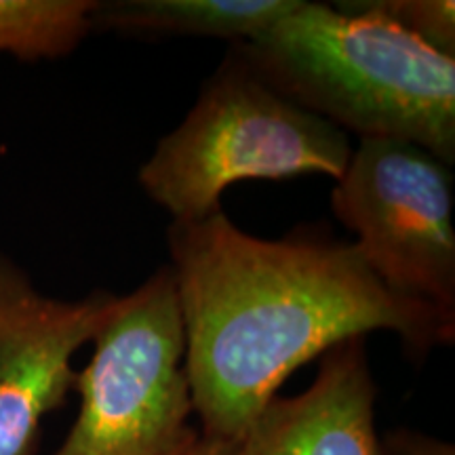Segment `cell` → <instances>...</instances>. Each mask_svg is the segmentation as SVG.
I'll list each match as a JSON object with an SVG mask.
<instances>
[{
  "instance_id": "7c38bea8",
  "label": "cell",
  "mask_w": 455,
  "mask_h": 455,
  "mask_svg": "<svg viewBox=\"0 0 455 455\" xmlns=\"http://www.w3.org/2000/svg\"><path fill=\"white\" fill-rule=\"evenodd\" d=\"M186 455H241V445L232 441L201 435V439L190 447V451Z\"/></svg>"
},
{
  "instance_id": "ba28073f",
  "label": "cell",
  "mask_w": 455,
  "mask_h": 455,
  "mask_svg": "<svg viewBox=\"0 0 455 455\" xmlns=\"http://www.w3.org/2000/svg\"><path fill=\"white\" fill-rule=\"evenodd\" d=\"M304 0H95L91 26L138 36H212L235 44L259 36Z\"/></svg>"
},
{
  "instance_id": "277c9868",
  "label": "cell",
  "mask_w": 455,
  "mask_h": 455,
  "mask_svg": "<svg viewBox=\"0 0 455 455\" xmlns=\"http://www.w3.org/2000/svg\"><path fill=\"white\" fill-rule=\"evenodd\" d=\"M186 335L169 266L116 308L76 373L81 409L55 455H186L201 439L186 375Z\"/></svg>"
},
{
  "instance_id": "8992f818",
  "label": "cell",
  "mask_w": 455,
  "mask_h": 455,
  "mask_svg": "<svg viewBox=\"0 0 455 455\" xmlns=\"http://www.w3.org/2000/svg\"><path fill=\"white\" fill-rule=\"evenodd\" d=\"M118 295L60 299L0 251V455H34L43 419L74 390V356L108 321Z\"/></svg>"
},
{
  "instance_id": "52a82bcc",
  "label": "cell",
  "mask_w": 455,
  "mask_h": 455,
  "mask_svg": "<svg viewBox=\"0 0 455 455\" xmlns=\"http://www.w3.org/2000/svg\"><path fill=\"white\" fill-rule=\"evenodd\" d=\"M365 338L323 355L308 388L275 396L241 439V455H382Z\"/></svg>"
},
{
  "instance_id": "6da1fadb",
  "label": "cell",
  "mask_w": 455,
  "mask_h": 455,
  "mask_svg": "<svg viewBox=\"0 0 455 455\" xmlns=\"http://www.w3.org/2000/svg\"><path fill=\"white\" fill-rule=\"evenodd\" d=\"M167 238L204 436L241 443L289 375L341 341L390 331L426 356L455 339V318L392 293L352 243L259 238L221 209Z\"/></svg>"
},
{
  "instance_id": "30bf717a",
  "label": "cell",
  "mask_w": 455,
  "mask_h": 455,
  "mask_svg": "<svg viewBox=\"0 0 455 455\" xmlns=\"http://www.w3.org/2000/svg\"><path fill=\"white\" fill-rule=\"evenodd\" d=\"M355 7L384 17L439 53L455 57L453 0H358Z\"/></svg>"
},
{
  "instance_id": "9c48e42d",
  "label": "cell",
  "mask_w": 455,
  "mask_h": 455,
  "mask_svg": "<svg viewBox=\"0 0 455 455\" xmlns=\"http://www.w3.org/2000/svg\"><path fill=\"white\" fill-rule=\"evenodd\" d=\"M95 0H0V53L21 61L72 53L89 32Z\"/></svg>"
},
{
  "instance_id": "7a4b0ae2",
  "label": "cell",
  "mask_w": 455,
  "mask_h": 455,
  "mask_svg": "<svg viewBox=\"0 0 455 455\" xmlns=\"http://www.w3.org/2000/svg\"><path fill=\"white\" fill-rule=\"evenodd\" d=\"M278 93L361 140L409 141L455 161V57L355 3H301L232 44Z\"/></svg>"
},
{
  "instance_id": "8fae6325",
  "label": "cell",
  "mask_w": 455,
  "mask_h": 455,
  "mask_svg": "<svg viewBox=\"0 0 455 455\" xmlns=\"http://www.w3.org/2000/svg\"><path fill=\"white\" fill-rule=\"evenodd\" d=\"M382 455H455V447L418 430H390L379 439Z\"/></svg>"
},
{
  "instance_id": "5b68a950",
  "label": "cell",
  "mask_w": 455,
  "mask_h": 455,
  "mask_svg": "<svg viewBox=\"0 0 455 455\" xmlns=\"http://www.w3.org/2000/svg\"><path fill=\"white\" fill-rule=\"evenodd\" d=\"M453 178L424 148L361 140L335 180L331 209L392 293L455 318Z\"/></svg>"
},
{
  "instance_id": "3957f363",
  "label": "cell",
  "mask_w": 455,
  "mask_h": 455,
  "mask_svg": "<svg viewBox=\"0 0 455 455\" xmlns=\"http://www.w3.org/2000/svg\"><path fill=\"white\" fill-rule=\"evenodd\" d=\"M352 150L344 131L278 93L232 47L180 127L141 164L140 184L173 221H196L220 212L221 195L238 181L339 180Z\"/></svg>"
}]
</instances>
